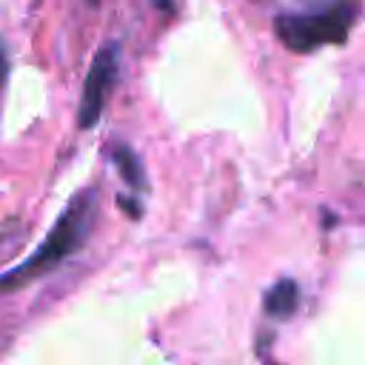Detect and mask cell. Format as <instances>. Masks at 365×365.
Wrapping results in <instances>:
<instances>
[{
	"label": "cell",
	"mask_w": 365,
	"mask_h": 365,
	"mask_svg": "<svg viewBox=\"0 0 365 365\" xmlns=\"http://www.w3.org/2000/svg\"><path fill=\"white\" fill-rule=\"evenodd\" d=\"M111 157H114V165H117V174L123 177V182L134 191H143L145 188V171H143V163H140L137 151L128 148L125 143H117Z\"/></svg>",
	"instance_id": "obj_5"
},
{
	"label": "cell",
	"mask_w": 365,
	"mask_h": 365,
	"mask_svg": "<svg viewBox=\"0 0 365 365\" xmlns=\"http://www.w3.org/2000/svg\"><path fill=\"white\" fill-rule=\"evenodd\" d=\"M299 305V288L294 279H279L274 282L268 291H265V299H262V308L268 317H277V319H285L297 311Z\"/></svg>",
	"instance_id": "obj_4"
},
{
	"label": "cell",
	"mask_w": 365,
	"mask_h": 365,
	"mask_svg": "<svg viewBox=\"0 0 365 365\" xmlns=\"http://www.w3.org/2000/svg\"><path fill=\"white\" fill-rule=\"evenodd\" d=\"M356 11H359L356 0H336L322 11L279 14L274 20V31L291 51H314L319 46L342 43L356 20Z\"/></svg>",
	"instance_id": "obj_2"
},
{
	"label": "cell",
	"mask_w": 365,
	"mask_h": 365,
	"mask_svg": "<svg viewBox=\"0 0 365 365\" xmlns=\"http://www.w3.org/2000/svg\"><path fill=\"white\" fill-rule=\"evenodd\" d=\"M97 208H100V191L94 185L80 188L68 200V205L63 208V214L57 217V222L48 231V237L34 248V254L0 277V291L3 294L17 291V288H23V285H29V282L51 274L60 262H66L68 257H74L86 245V240H88V234L94 228Z\"/></svg>",
	"instance_id": "obj_1"
},
{
	"label": "cell",
	"mask_w": 365,
	"mask_h": 365,
	"mask_svg": "<svg viewBox=\"0 0 365 365\" xmlns=\"http://www.w3.org/2000/svg\"><path fill=\"white\" fill-rule=\"evenodd\" d=\"M117 71H120V48H117V43H106L94 54L91 68H88L86 83H83V97H80V108H77V125L80 128H91L100 120L106 100H108V91L117 83Z\"/></svg>",
	"instance_id": "obj_3"
}]
</instances>
